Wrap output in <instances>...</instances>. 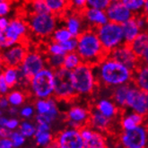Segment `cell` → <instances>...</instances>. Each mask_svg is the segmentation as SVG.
Wrapping results in <instances>:
<instances>
[{
    "instance_id": "c3c4849f",
    "label": "cell",
    "mask_w": 148,
    "mask_h": 148,
    "mask_svg": "<svg viewBox=\"0 0 148 148\" xmlns=\"http://www.w3.org/2000/svg\"><path fill=\"white\" fill-rule=\"evenodd\" d=\"M14 144L10 137H0V148H13Z\"/></svg>"
},
{
    "instance_id": "ffe728a7",
    "label": "cell",
    "mask_w": 148,
    "mask_h": 148,
    "mask_svg": "<svg viewBox=\"0 0 148 148\" xmlns=\"http://www.w3.org/2000/svg\"><path fill=\"white\" fill-rule=\"evenodd\" d=\"M81 14L87 25V27L90 28L96 29L109 22L105 10L87 6L81 12Z\"/></svg>"
},
{
    "instance_id": "94428289",
    "label": "cell",
    "mask_w": 148,
    "mask_h": 148,
    "mask_svg": "<svg viewBox=\"0 0 148 148\" xmlns=\"http://www.w3.org/2000/svg\"><path fill=\"white\" fill-rule=\"evenodd\" d=\"M3 115V110L0 109V116H2Z\"/></svg>"
},
{
    "instance_id": "b9f144b4",
    "label": "cell",
    "mask_w": 148,
    "mask_h": 148,
    "mask_svg": "<svg viewBox=\"0 0 148 148\" xmlns=\"http://www.w3.org/2000/svg\"><path fill=\"white\" fill-rule=\"evenodd\" d=\"M110 4V0H87V6L97 9L106 10V8Z\"/></svg>"
},
{
    "instance_id": "f1b7e54d",
    "label": "cell",
    "mask_w": 148,
    "mask_h": 148,
    "mask_svg": "<svg viewBox=\"0 0 148 148\" xmlns=\"http://www.w3.org/2000/svg\"><path fill=\"white\" fill-rule=\"evenodd\" d=\"M49 10L57 16L63 15L69 8L68 0H45Z\"/></svg>"
},
{
    "instance_id": "ab89813d",
    "label": "cell",
    "mask_w": 148,
    "mask_h": 148,
    "mask_svg": "<svg viewBox=\"0 0 148 148\" xmlns=\"http://www.w3.org/2000/svg\"><path fill=\"white\" fill-rule=\"evenodd\" d=\"M35 111L34 105H24L19 110V116L24 119H30L34 117Z\"/></svg>"
},
{
    "instance_id": "f907efd6",
    "label": "cell",
    "mask_w": 148,
    "mask_h": 148,
    "mask_svg": "<svg viewBox=\"0 0 148 148\" xmlns=\"http://www.w3.org/2000/svg\"><path fill=\"white\" fill-rule=\"evenodd\" d=\"M10 107V103L6 96H0V109L5 110Z\"/></svg>"
},
{
    "instance_id": "91938a15",
    "label": "cell",
    "mask_w": 148,
    "mask_h": 148,
    "mask_svg": "<svg viewBox=\"0 0 148 148\" xmlns=\"http://www.w3.org/2000/svg\"><path fill=\"white\" fill-rule=\"evenodd\" d=\"M110 2H120V1H122V0H110Z\"/></svg>"
},
{
    "instance_id": "60d3db41",
    "label": "cell",
    "mask_w": 148,
    "mask_h": 148,
    "mask_svg": "<svg viewBox=\"0 0 148 148\" xmlns=\"http://www.w3.org/2000/svg\"><path fill=\"white\" fill-rule=\"evenodd\" d=\"M66 53H69V52L76 51L77 49V38L72 37L71 39H69L64 42L60 43Z\"/></svg>"
},
{
    "instance_id": "9a60e30c",
    "label": "cell",
    "mask_w": 148,
    "mask_h": 148,
    "mask_svg": "<svg viewBox=\"0 0 148 148\" xmlns=\"http://www.w3.org/2000/svg\"><path fill=\"white\" fill-rule=\"evenodd\" d=\"M27 52V46L20 42L0 52V58L5 66H19Z\"/></svg>"
},
{
    "instance_id": "e0dca14e",
    "label": "cell",
    "mask_w": 148,
    "mask_h": 148,
    "mask_svg": "<svg viewBox=\"0 0 148 148\" xmlns=\"http://www.w3.org/2000/svg\"><path fill=\"white\" fill-rule=\"evenodd\" d=\"M63 15L65 26L71 32L73 37L77 38L86 28H88L80 12L74 11L69 8V10L67 9Z\"/></svg>"
},
{
    "instance_id": "f6af8a7d",
    "label": "cell",
    "mask_w": 148,
    "mask_h": 148,
    "mask_svg": "<svg viewBox=\"0 0 148 148\" xmlns=\"http://www.w3.org/2000/svg\"><path fill=\"white\" fill-rule=\"evenodd\" d=\"M12 9L11 3L9 0H5V1L0 3V16H7L10 14Z\"/></svg>"
},
{
    "instance_id": "11a10c76",
    "label": "cell",
    "mask_w": 148,
    "mask_h": 148,
    "mask_svg": "<svg viewBox=\"0 0 148 148\" xmlns=\"http://www.w3.org/2000/svg\"><path fill=\"white\" fill-rule=\"evenodd\" d=\"M139 58H140V61L142 64L148 66V48L143 52V54L141 55V57Z\"/></svg>"
},
{
    "instance_id": "ac0fdd59",
    "label": "cell",
    "mask_w": 148,
    "mask_h": 148,
    "mask_svg": "<svg viewBox=\"0 0 148 148\" xmlns=\"http://www.w3.org/2000/svg\"><path fill=\"white\" fill-rule=\"evenodd\" d=\"M110 22L122 24L135 15L122 2H110L105 10Z\"/></svg>"
},
{
    "instance_id": "2e32d148",
    "label": "cell",
    "mask_w": 148,
    "mask_h": 148,
    "mask_svg": "<svg viewBox=\"0 0 148 148\" xmlns=\"http://www.w3.org/2000/svg\"><path fill=\"white\" fill-rule=\"evenodd\" d=\"M80 133L84 142V148H105L108 146L105 134L97 131L88 125L82 127Z\"/></svg>"
},
{
    "instance_id": "816d5d0a",
    "label": "cell",
    "mask_w": 148,
    "mask_h": 148,
    "mask_svg": "<svg viewBox=\"0 0 148 148\" xmlns=\"http://www.w3.org/2000/svg\"><path fill=\"white\" fill-rule=\"evenodd\" d=\"M12 130L8 129L6 127L0 126V137H10Z\"/></svg>"
},
{
    "instance_id": "74e56055",
    "label": "cell",
    "mask_w": 148,
    "mask_h": 148,
    "mask_svg": "<svg viewBox=\"0 0 148 148\" xmlns=\"http://www.w3.org/2000/svg\"><path fill=\"white\" fill-rule=\"evenodd\" d=\"M46 52H47L48 55H62V56H65L66 54L64 51V49H63L60 43L53 41L51 40L47 44Z\"/></svg>"
},
{
    "instance_id": "83f0119b",
    "label": "cell",
    "mask_w": 148,
    "mask_h": 148,
    "mask_svg": "<svg viewBox=\"0 0 148 148\" xmlns=\"http://www.w3.org/2000/svg\"><path fill=\"white\" fill-rule=\"evenodd\" d=\"M130 46L138 58H140L143 52L148 48V31H142Z\"/></svg>"
},
{
    "instance_id": "d4e9b609",
    "label": "cell",
    "mask_w": 148,
    "mask_h": 148,
    "mask_svg": "<svg viewBox=\"0 0 148 148\" xmlns=\"http://www.w3.org/2000/svg\"><path fill=\"white\" fill-rule=\"evenodd\" d=\"M130 84L119 85L117 87L112 88L110 98L117 104V106L121 110H127V92H128Z\"/></svg>"
},
{
    "instance_id": "52a82bcc",
    "label": "cell",
    "mask_w": 148,
    "mask_h": 148,
    "mask_svg": "<svg viewBox=\"0 0 148 148\" xmlns=\"http://www.w3.org/2000/svg\"><path fill=\"white\" fill-rule=\"evenodd\" d=\"M95 30L103 49L108 54L124 43L122 25L119 23L109 21Z\"/></svg>"
},
{
    "instance_id": "5bb4252c",
    "label": "cell",
    "mask_w": 148,
    "mask_h": 148,
    "mask_svg": "<svg viewBox=\"0 0 148 148\" xmlns=\"http://www.w3.org/2000/svg\"><path fill=\"white\" fill-rule=\"evenodd\" d=\"M91 108H86L82 105H73L66 113V122L67 127L80 129L82 127L88 124Z\"/></svg>"
},
{
    "instance_id": "ee69618b",
    "label": "cell",
    "mask_w": 148,
    "mask_h": 148,
    "mask_svg": "<svg viewBox=\"0 0 148 148\" xmlns=\"http://www.w3.org/2000/svg\"><path fill=\"white\" fill-rule=\"evenodd\" d=\"M134 16L141 31H148V17L143 13L135 14Z\"/></svg>"
},
{
    "instance_id": "e575fe53",
    "label": "cell",
    "mask_w": 148,
    "mask_h": 148,
    "mask_svg": "<svg viewBox=\"0 0 148 148\" xmlns=\"http://www.w3.org/2000/svg\"><path fill=\"white\" fill-rule=\"evenodd\" d=\"M18 130L26 138H32L35 136L36 125H34L29 120H23L21 122Z\"/></svg>"
},
{
    "instance_id": "680465c9",
    "label": "cell",
    "mask_w": 148,
    "mask_h": 148,
    "mask_svg": "<svg viewBox=\"0 0 148 148\" xmlns=\"http://www.w3.org/2000/svg\"><path fill=\"white\" fill-rule=\"evenodd\" d=\"M4 67H5V66H4V64H3V62H2L1 58H0V75H1L3 74Z\"/></svg>"
},
{
    "instance_id": "6f0895ef",
    "label": "cell",
    "mask_w": 148,
    "mask_h": 148,
    "mask_svg": "<svg viewBox=\"0 0 148 148\" xmlns=\"http://www.w3.org/2000/svg\"><path fill=\"white\" fill-rule=\"evenodd\" d=\"M145 15H146L148 17V0H145V5H144V8H143V12H142Z\"/></svg>"
},
{
    "instance_id": "bcb514c9",
    "label": "cell",
    "mask_w": 148,
    "mask_h": 148,
    "mask_svg": "<svg viewBox=\"0 0 148 148\" xmlns=\"http://www.w3.org/2000/svg\"><path fill=\"white\" fill-rule=\"evenodd\" d=\"M10 86L6 83L3 74L0 75V96H6L10 92Z\"/></svg>"
},
{
    "instance_id": "8d00e7d4",
    "label": "cell",
    "mask_w": 148,
    "mask_h": 148,
    "mask_svg": "<svg viewBox=\"0 0 148 148\" xmlns=\"http://www.w3.org/2000/svg\"><path fill=\"white\" fill-rule=\"evenodd\" d=\"M47 66L52 69L60 68L63 66L64 63V56L62 55H48L47 54Z\"/></svg>"
},
{
    "instance_id": "d6986e66",
    "label": "cell",
    "mask_w": 148,
    "mask_h": 148,
    "mask_svg": "<svg viewBox=\"0 0 148 148\" xmlns=\"http://www.w3.org/2000/svg\"><path fill=\"white\" fill-rule=\"evenodd\" d=\"M34 108L38 114L47 115L53 123L59 116L58 100L52 96L48 99H37L34 102Z\"/></svg>"
},
{
    "instance_id": "7402d4cb",
    "label": "cell",
    "mask_w": 148,
    "mask_h": 148,
    "mask_svg": "<svg viewBox=\"0 0 148 148\" xmlns=\"http://www.w3.org/2000/svg\"><path fill=\"white\" fill-rule=\"evenodd\" d=\"M93 107L96 108L104 116L113 120H115L118 117H120L121 112H122V110L117 106V104L110 97L99 98L94 102Z\"/></svg>"
},
{
    "instance_id": "836d02e7",
    "label": "cell",
    "mask_w": 148,
    "mask_h": 148,
    "mask_svg": "<svg viewBox=\"0 0 148 148\" xmlns=\"http://www.w3.org/2000/svg\"><path fill=\"white\" fill-rule=\"evenodd\" d=\"M31 14H48L51 13L45 0H31Z\"/></svg>"
},
{
    "instance_id": "8992f818",
    "label": "cell",
    "mask_w": 148,
    "mask_h": 148,
    "mask_svg": "<svg viewBox=\"0 0 148 148\" xmlns=\"http://www.w3.org/2000/svg\"><path fill=\"white\" fill-rule=\"evenodd\" d=\"M30 32L38 38H50L58 26V16L52 13L31 14L27 20Z\"/></svg>"
},
{
    "instance_id": "7bdbcfd3",
    "label": "cell",
    "mask_w": 148,
    "mask_h": 148,
    "mask_svg": "<svg viewBox=\"0 0 148 148\" xmlns=\"http://www.w3.org/2000/svg\"><path fill=\"white\" fill-rule=\"evenodd\" d=\"M87 7V0H69V8L76 12H82Z\"/></svg>"
},
{
    "instance_id": "f5cc1de1",
    "label": "cell",
    "mask_w": 148,
    "mask_h": 148,
    "mask_svg": "<svg viewBox=\"0 0 148 148\" xmlns=\"http://www.w3.org/2000/svg\"><path fill=\"white\" fill-rule=\"evenodd\" d=\"M10 19L7 18V16H0V29L5 30L9 25Z\"/></svg>"
},
{
    "instance_id": "d590c367",
    "label": "cell",
    "mask_w": 148,
    "mask_h": 148,
    "mask_svg": "<svg viewBox=\"0 0 148 148\" xmlns=\"http://www.w3.org/2000/svg\"><path fill=\"white\" fill-rule=\"evenodd\" d=\"M122 2L134 14H141L145 0H122Z\"/></svg>"
},
{
    "instance_id": "4dcf8cb0",
    "label": "cell",
    "mask_w": 148,
    "mask_h": 148,
    "mask_svg": "<svg viewBox=\"0 0 148 148\" xmlns=\"http://www.w3.org/2000/svg\"><path fill=\"white\" fill-rule=\"evenodd\" d=\"M35 144L38 146L41 147H49L52 146L55 140V137L50 131H44L40 133H36L34 136Z\"/></svg>"
},
{
    "instance_id": "6125c7cd",
    "label": "cell",
    "mask_w": 148,
    "mask_h": 148,
    "mask_svg": "<svg viewBox=\"0 0 148 148\" xmlns=\"http://www.w3.org/2000/svg\"><path fill=\"white\" fill-rule=\"evenodd\" d=\"M3 1H5V0H0V3H1V2H3Z\"/></svg>"
},
{
    "instance_id": "3957f363",
    "label": "cell",
    "mask_w": 148,
    "mask_h": 148,
    "mask_svg": "<svg viewBox=\"0 0 148 148\" xmlns=\"http://www.w3.org/2000/svg\"><path fill=\"white\" fill-rule=\"evenodd\" d=\"M72 85L78 96H91L98 90V81L94 66L83 62L70 71Z\"/></svg>"
},
{
    "instance_id": "30bf717a",
    "label": "cell",
    "mask_w": 148,
    "mask_h": 148,
    "mask_svg": "<svg viewBox=\"0 0 148 148\" xmlns=\"http://www.w3.org/2000/svg\"><path fill=\"white\" fill-rule=\"evenodd\" d=\"M46 66L47 57L44 54L37 50H28L22 64L19 66V68L23 76L30 80L34 75H36Z\"/></svg>"
},
{
    "instance_id": "6da1fadb",
    "label": "cell",
    "mask_w": 148,
    "mask_h": 148,
    "mask_svg": "<svg viewBox=\"0 0 148 148\" xmlns=\"http://www.w3.org/2000/svg\"><path fill=\"white\" fill-rule=\"evenodd\" d=\"M93 66L99 88H114L133 82L134 71L109 56Z\"/></svg>"
},
{
    "instance_id": "ba28073f",
    "label": "cell",
    "mask_w": 148,
    "mask_h": 148,
    "mask_svg": "<svg viewBox=\"0 0 148 148\" xmlns=\"http://www.w3.org/2000/svg\"><path fill=\"white\" fill-rule=\"evenodd\" d=\"M118 145L124 148H145L148 146V124L144 123L130 130H121Z\"/></svg>"
},
{
    "instance_id": "277c9868",
    "label": "cell",
    "mask_w": 148,
    "mask_h": 148,
    "mask_svg": "<svg viewBox=\"0 0 148 148\" xmlns=\"http://www.w3.org/2000/svg\"><path fill=\"white\" fill-rule=\"evenodd\" d=\"M55 70L46 66L34 75L28 86V91L36 99H48L54 96Z\"/></svg>"
},
{
    "instance_id": "681fc988",
    "label": "cell",
    "mask_w": 148,
    "mask_h": 148,
    "mask_svg": "<svg viewBox=\"0 0 148 148\" xmlns=\"http://www.w3.org/2000/svg\"><path fill=\"white\" fill-rule=\"evenodd\" d=\"M50 130H51V124L39 123L36 125V133H40V132H44V131H50Z\"/></svg>"
},
{
    "instance_id": "7c38bea8",
    "label": "cell",
    "mask_w": 148,
    "mask_h": 148,
    "mask_svg": "<svg viewBox=\"0 0 148 148\" xmlns=\"http://www.w3.org/2000/svg\"><path fill=\"white\" fill-rule=\"evenodd\" d=\"M108 56L127 66L133 71H135L137 66L141 64L140 58L134 52L131 46L129 44H126V43H123V44L111 50Z\"/></svg>"
},
{
    "instance_id": "1f68e13d",
    "label": "cell",
    "mask_w": 148,
    "mask_h": 148,
    "mask_svg": "<svg viewBox=\"0 0 148 148\" xmlns=\"http://www.w3.org/2000/svg\"><path fill=\"white\" fill-rule=\"evenodd\" d=\"M7 100L10 103V106L20 107L25 102L26 95L23 91L20 90H13L10 91L6 95Z\"/></svg>"
},
{
    "instance_id": "5b68a950",
    "label": "cell",
    "mask_w": 148,
    "mask_h": 148,
    "mask_svg": "<svg viewBox=\"0 0 148 148\" xmlns=\"http://www.w3.org/2000/svg\"><path fill=\"white\" fill-rule=\"evenodd\" d=\"M29 32L27 21H24L20 17L11 19L7 28L5 30L0 29V52L23 42Z\"/></svg>"
},
{
    "instance_id": "44dd1931",
    "label": "cell",
    "mask_w": 148,
    "mask_h": 148,
    "mask_svg": "<svg viewBox=\"0 0 148 148\" xmlns=\"http://www.w3.org/2000/svg\"><path fill=\"white\" fill-rule=\"evenodd\" d=\"M113 119H110L104 116L95 107H92L90 110V117L88 121V126L92 127L97 131L102 132L104 134L109 133L112 128Z\"/></svg>"
},
{
    "instance_id": "4316f807",
    "label": "cell",
    "mask_w": 148,
    "mask_h": 148,
    "mask_svg": "<svg viewBox=\"0 0 148 148\" xmlns=\"http://www.w3.org/2000/svg\"><path fill=\"white\" fill-rule=\"evenodd\" d=\"M3 75L11 89L18 86L21 79V71L19 66H5Z\"/></svg>"
},
{
    "instance_id": "4fadbf2b",
    "label": "cell",
    "mask_w": 148,
    "mask_h": 148,
    "mask_svg": "<svg viewBox=\"0 0 148 148\" xmlns=\"http://www.w3.org/2000/svg\"><path fill=\"white\" fill-rule=\"evenodd\" d=\"M127 110L137 112L145 118L146 115V92L134 84H130L127 96Z\"/></svg>"
},
{
    "instance_id": "603a6c76",
    "label": "cell",
    "mask_w": 148,
    "mask_h": 148,
    "mask_svg": "<svg viewBox=\"0 0 148 148\" xmlns=\"http://www.w3.org/2000/svg\"><path fill=\"white\" fill-rule=\"evenodd\" d=\"M145 123V118L130 110H122L119 117V125L122 130H130L136 127L138 125Z\"/></svg>"
},
{
    "instance_id": "db71d44e",
    "label": "cell",
    "mask_w": 148,
    "mask_h": 148,
    "mask_svg": "<svg viewBox=\"0 0 148 148\" xmlns=\"http://www.w3.org/2000/svg\"><path fill=\"white\" fill-rule=\"evenodd\" d=\"M7 113L12 117H15L17 115H19V109L18 107L15 106H10L7 109Z\"/></svg>"
},
{
    "instance_id": "cb8c5ba5",
    "label": "cell",
    "mask_w": 148,
    "mask_h": 148,
    "mask_svg": "<svg viewBox=\"0 0 148 148\" xmlns=\"http://www.w3.org/2000/svg\"><path fill=\"white\" fill-rule=\"evenodd\" d=\"M121 25H122L124 43L130 45L142 31L139 28V26L135 19V16H133L132 18H130Z\"/></svg>"
},
{
    "instance_id": "9f6ffc18",
    "label": "cell",
    "mask_w": 148,
    "mask_h": 148,
    "mask_svg": "<svg viewBox=\"0 0 148 148\" xmlns=\"http://www.w3.org/2000/svg\"><path fill=\"white\" fill-rule=\"evenodd\" d=\"M7 121H8V118L5 116H0V126L5 127L7 124Z\"/></svg>"
},
{
    "instance_id": "f546056e",
    "label": "cell",
    "mask_w": 148,
    "mask_h": 148,
    "mask_svg": "<svg viewBox=\"0 0 148 148\" xmlns=\"http://www.w3.org/2000/svg\"><path fill=\"white\" fill-rule=\"evenodd\" d=\"M83 63V60L79 54L76 51L69 52L66 53L64 56V63H63V67L69 71L74 70L78 66H80Z\"/></svg>"
},
{
    "instance_id": "8fae6325",
    "label": "cell",
    "mask_w": 148,
    "mask_h": 148,
    "mask_svg": "<svg viewBox=\"0 0 148 148\" xmlns=\"http://www.w3.org/2000/svg\"><path fill=\"white\" fill-rule=\"evenodd\" d=\"M52 147L84 148V142L81 136L80 129L67 127L57 135Z\"/></svg>"
},
{
    "instance_id": "7dc6e473",
    "label": "cell",
    "mask_w": 148,
    "mask_h": 148,
    "mask_svg": "<svg viewBox=\"0 0 148 148\" xmlns=\"http://www.w3.org/2000/svg\"><path fill=\"white\" fill-rule=\"evenodd\" d=\"M21 122H20V120L15 118V117H13L11 119H8V121H7V124H6V127L8 129H10V130H16V129H18L19 128V126H20Z\"/></svg>"
},
{
    "instance_id": "484cf974",
    "label": "cell",
    "mask_w": 148,
    "mask_h": 148,
    "mask_svg": "<svg viewBox=\"0 0 148 148\" xmlns=\"http://www.w3.org/2000/svg\"><path fill=\"white\" fill-rule=\"evenodd\" d=\"M138 88L148 92V66L140 64L134 71L133 82Z\"/></svg>"
},
{
    "instance_id": "9c48e42d",
    "label": "cell",
    "mask_w": 148,
    "mask_h": 148,
    "mask_svg": "<svg viewBox=\"0 0 148 148\" xmlns=\"http://www.w3.org/2000/svg\"><path fill=\"white\" fill-rule=\"evenodd\" d=\"M77 96L71 83L70 71L63 66L56 69L54 97L60 101H71Z\"/></svg>"
},
{
    "instance_id": "f35d334b",
    "label": "cell",
    "mask_w": 148,
    "mask_h": 148,
    "mask_svg": "<svg viewBox=\"0 0 148 148\" xmlns=\"http://www.w3.org/2000/svg\"><path fill=\"white\" fill-rule=\"evenodd\" d=\"M10 138L12 139L14 147H15V148L23 146L26 141V137L19 131L18 129L13 130L11 133V136H10Z\"/></svg>"
},
{
    "instance_id": "d6a6232c",
    "label": "cell",
    "mask_w": 148,
    "mask_h": 148,
    "mask_svg": "<svg viewBox=\"0 0 148 148\" xmlns=\"http://www.w3.org/2000/svg\"><path fill=\"white\" fill-rule=\"evenodd\" d=\"M73 37V35L71 34V32L68 31V29L66 27V26H62V27H57L56 30L53 32L52 35L50 36V40L61 43L64 42L69 39H71Z\"/></svg>"
},
{
    "instance_id": "7a4b0ae2",
    "label": "cell",
    "mask_w": 148,
    "mask_h": 148,
    "mask_svg": "<svg viewBox=\"0 0 148 148\" xmlns=\"http://www.w3.org/2000/svg\"><path fill=\"white\" fill-rule=\"evenodd\" d=\"M76 52L81 57L83 62L95 66L108 53L103 49L101 40L94 28H86L77 37Z\"/></svg>"
}]
</instances>
